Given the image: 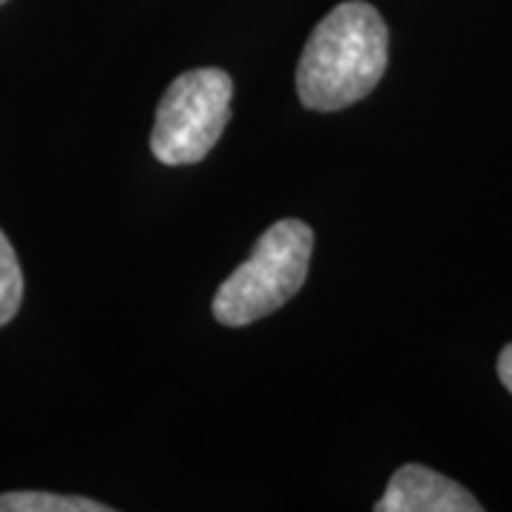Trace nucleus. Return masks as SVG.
<instances>
[{
    "instance_id": "f257e3e1",
    "label": "nucleus",
    "mask_w": 512,
    "mask_h": 512,
    "mask_svg": "<svg viewBox=\"0 0 512 512\" xmlns=\"http://www.w3.org/2000/svg\"><path fill=\"white\" fill-rule=\"evenodd\" d=\"M387 69V26L376 6L348 0L330 9L305 43L296 92L311 111H339L365 100Z\"/></svg>"
},
{
    "instance_id": "f03ea898",
    "label": "nucleus",
    "mask_w": 512,
    "mask_h": 512,
    "mask_svg": "<svg viewBox=\"0 0 512 512\" xmlns=\"http://www.w3.org/2000/svg\"><path fill=\"white\" fill-rule=\"evenodd\" d=\"M313 254V231L302 220H279L256 239L254 254L214 296V319L242 328L279 311L302 291Z\"/></svg>"
},
{
    "instance_id": "7ed1b4c3",
    "label": "nucleus",
    "mask_w": 512,
    "mask_h": 512,
    "mask_svg": "<svg viewBox=\"0 0 512 512\" xmlns=\"http://www.w3.org/2000/svg\"><path fill=\"white\" fill-rule=\"evenodd\" d=\"M234 80L222 69L205 66L180 74L163 94L151 154L163 165H191L208 157L231 120Z\"/></svg>"
},
{
    "instance_id": "20e7f679",
    "label": "nucleus",
    "mask_w": 512,
    "mask_h": 512,
    "mask_svg": "<svg viewBox=\"0 0 512 512\" xmlns=\"http://www.w3.org/2000/svg\"><path fill=\"white\" fill-rule=\"evenodd\" d=\"M376 512H481L476 495L430 467L404 464L376 501Z\"/></svg>"
},
{
    "instance_id": "39448f33",
    "label": "nucleus",
    "mask_w": 512,
    "mask_h": 512,
    "mask_svg": "<svg viewBox=\"0 0 512 512\" xmlns=\"http://www.w3.org/2000/svg\"><path fill=\"white\" fill-rule=\"evenodd\" d=\"M111 507L77 498V495L55 493H3L0 495V512H109Z\"/></svg>"
},
{
    "instance_id": "423d86ee",
    "label": "nucleus",
    "mask_w": 512,
    "mask_h": 512,
    "mask_svg": "<svg viewBox=\"0 0 512 512\" xmlns=\"http://www.w3.org/2000/svg\"><path fill=\"white\" fill-rule=\"evenodd\" d=\"M23 302V274L9 237L0 231V328L15 319Z\"/></svg>"
},
{
    "instance_id": "0eeeda50",
    "label": "nucleus",
    "mask_w": 512,
    "mask_h": 512,
    "mask_svg": "<svg viewBox=\"0 0 512 512\" xmlns=\"http://www.w3.org/2000/svg\"><path fill=\"white\" fill-rule=\"evenodd\" d=\"M498 376H501V382L504 387L512 393V345L501 350V356H498Z\"/></svg>"
},
{
    "instance_id": "6e6552de",
    "label": "nucleus",
    "mask_w": 512,
    "mask_h": 512,
    "mask_svg": "<svg viewBox=\"0 0 512 512\" xmlns=\"http://www.w3.org/2000/svg\"><path fill=\"white\" fill-rule=\"evenodd\" d=\"M3 3H6V0H0V6H3Z\"/></svg>"
}]
</instances>
